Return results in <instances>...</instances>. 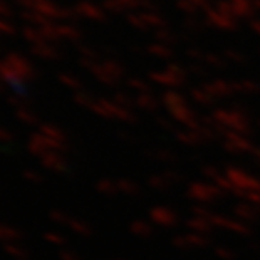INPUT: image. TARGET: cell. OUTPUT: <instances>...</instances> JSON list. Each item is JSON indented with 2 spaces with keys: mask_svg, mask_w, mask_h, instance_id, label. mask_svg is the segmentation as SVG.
<instances>
[{
  "mask_svg": "<svg viewBox=\"0 0 260 260\" xmlns=\"http://www.w3.org/2000/svg\"><path fill=\"white\" fill-rule=\"evenodd\" d=\"M0 141H12V135L7 129L0 128Z\"/></svg>",
  "mask_w": 260,
  "mask_h": 260,
  "instance_id": "cell-4",
  "label": "cell"
},
{
  "mask_svg": "<svg viewBox=\"0 0 260 260\" xmlns=\"http://www.w3.org/2000/svg\"><path fill=\"white\" fill-rule=\"evenodd\" d=\"M5 250H7V253H10V255L15 257V258H19V260H22V258H25V257H27L25 248L22 250V248L15 247V245H7V247H5Z\"/></svg>",
  "mask_w": 260,
  "mask_h": 260,
  "instance_id": "cell-3",
  "label": "cell"
},
{
  "mask_svg": "<svg viewBox=\"0 0 260 260\" xmlns=\"http://www.w3.org/2000/svg\"><path fill=\"white\" fill-rule=\"evenodd\" d=\"M17 114H19V119L24 121V123H27V124H36L37 123V118L29 111V109H25V108L24 109H19Z\"/></svg>",
  "mask_w": 260,
  "mask_h": 260,
  "instance_id": "cell-2",
  "label": "cell"
},
{
  "mask_svg": "<svg viewBox=\"0 0 260 260\" xmlns=\"http://www.w3.org/2000/svg\"><path fill=\"white\" fill-rule=\"evenodd\" d=\"M0 239L2 240H15V239H19V232L14 230V229H9V226L0 225Z\"/></svg>",
  "mask_w": 260,
  "mask_h": 260,
  "instance_id": "cell-1",
  "label": "cell"
},
{
  "mask_svg": "<svg viewBox=\"0 0 260 260\" xmlns=\"http://www.w3.org/2000/svg\"><path fill=\"white\" fill-rule=\"evenodd\" d=\"M25 178H29V180H34V181H41V175H34V173H30V171H27L25 173Z\"/></svg>",
  "mask_w": 260,
  "mask_h": 260,
  "instance_id": "cell-5",
  "label": "cell"
}]
</instances>
